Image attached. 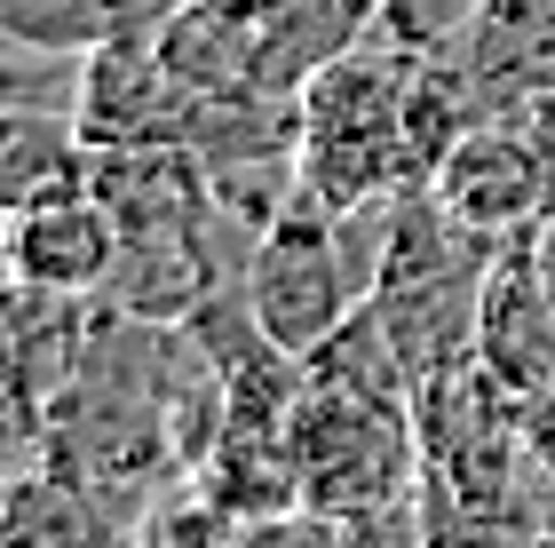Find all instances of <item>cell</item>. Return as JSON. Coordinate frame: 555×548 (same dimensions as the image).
I'll list each match as a JSON object with an SVG mask.
<instances>
[{
  "mask_svg": "<svg viewBox=\"0 0 555 548\" xmlns=\"http://www.w3.org/2000/svg\"><path fill=\"white\" fill-rule=\"evenodd\" d=\"M294 477L325 540H428L421 525V421L413 406L318 382L294 406Z\"/></svg>",
  "mask_w": 555,
  "mask_h": 548,
  "instance_id": "obj_1",
  "label": "cell"
},
{
  "mask_svg": "<svg viewBox=\"0 0 555 548\" xmlns=\"http://www.w3.org/2000/svg\"><path fill=\"white\" fill-rule=\"evenodd\" d=\"M301 183L334 207L428 183L413 152V48L358 40L301 88Z\"/></svg>",
  "mask_w": 555,
  "mask_h": 548,
  "instance_id": "obj_2",
  "label": "cell"
},
{
  "mask_svg": "<svg viewBox=\"0 0 555 548\" xmlns=\"http://www.w3.org/2000/svg\"><path fill=\"white\" fill-rule=\"evenodd\" d=\"M246 303H255V318L286 342V351H301V358L365 303V294L349 286L341 222H334V199H325V191L301 183L286 207L255 231V246H246Z\"/></svg>",
  "mask_w": 555,
  "mask_h": 548,
  "instance_id": "obj_3",
  "label": "cell"
},
{
  "mask_svg": "<svg viewBox=\"0 0 555 548\" xmlns=\"http://www.w3.org/2000/svg\"><path fill=\"white\" fill-rule=\"evenodd\" d=\"M428 191L485 239L540 231L555 215V128H547V112L540 104L485 112L437 167H428Z\"/></svg>",
  "mask_w": 555,
  "mask_h": 548,
  "instance_id": "obj_4",
  "label": "cell"
},
{
  "mask_svg": "<svg viewBox=\"0 0 555 548\" xmlns=\"http://www.w3.org/2000/svg\"><path fill=\"white\" fill-rule=\"evenodd\" d=\"M191 152L207 167L222 215L262 231V222L301 191V95L246 88V95H198Z\"/></svg>",
  "mask_w": 555,
  "mask_h": 548,
  "instance_id": "obj_5",
  "label": "cell"
},
{
  "mask_svg": "<svg viewBox=\"0 0 555 548\" xmlns=\"http://www.w3.org/2000/svg\"><path fill=\"white\" fill-rule=\"evenodd\" d=\"M198 95L159 56V33L104 40L80 72V136L95 152H135V143H191Z\"/></svg>",
  "mask_w": 555,
  "mask_h": 548,
  "instance_id": "obj_6",
  "label": "cell"
},
{
  "mask_svg": "<svg viewBox=\"0 0 555 548\" xmlns=\"http://www.w3.org/2000/svg\"><path fill=\"white\" fill-rule=\"evenodd\" d=\"M476 358H485L516 397L555 382V286L540 270V231L500 239L485 310H476Z\"/></svg>",
  "mask_w": 555,
  "mask_h": 548,
  "instance_id": "obj_7",
  "label": "cell"
},
{
  "mask_svg": "<svg viewBox=\"0 0 555 548\" xmlns=\"http://www.w3.org/2000/svg\"><path fill=\"white\" fill-rule=\"evenodd\" d=\"M119 263V215L95 191L40 199V207L9 215V279L48 286V294H104Z\"/></svg>",
  "mask_w": 555,
  "mask_h": 548,
  "instance_id": "obj_8",
  "label": "cell"
},
{
  "mask_svg": "<svg viewBox=\"0 0 555 548\" xmlns=\"http://www.w3.org/2000/svg\"><path fill=\"white\" fill-rule=\"evenodd\" d=\"M461 64L476 72L492 112L555 95V0H485V16L461 40Z\"/></svg>",
  "mask_w": 555,
  "mask_h": 548,
  "instance_id": "obj_9",
  "label": "cell"
},
{
  "mask_svg": "<svg viewBox=\"0 0 555 548\" xmlns=\"http://www.w3.org/2000/svg\"><path fill=\"white\" fill-rule=\"evenodd\" d=\"M95 191V143L72 112H0V199L40 207V199Z\"/></svg>",
  "mask_w": 555,
  "mask_h": 548,
  "instance_id": "obj_10",
  "label": "cell"
},
{
  "mask_svg": "<svg viewBox=\"0 0 555 548\" xmlns=\"http://www.w3.org/2000/svg\"><path fill=\"white\" fill-rule=\"evenodd\" d=\"M128 540L56 461L9 469V501H0V548H104Z\"/></svg>",
  "mask_w": 555,
  "mask_h": 548,
  "instance_id": "obj_11",
  "label": "cell"
},
{
  "mask_svg": "<svg viewBox=\"0 0 555 548\" xmlns=\"http://www.w3.org/2000/svg\"><path fill=\"white\" fill-rule=\"evenodd\" d=\"M175 0H0V40L64 48V56H95L104 40L159 33Z\"/></svg>",
  "mask_w": 555,
  "mask_h": 548,
  "instance_id": "obj_12",
  "label": "cell"
},
{
  "mask_svg": "<svg viewBox=\"0 0 555 548\" xmlns=\"http://www.w3.org/2000/svg\"><path fill=\"white\" fill-rule=\"evenodd\" d=\"M318 382H341V390H365V397H389V406H413V366L397 351V334L382 327V310L358 303L334 334L310 351Z\"/></svg>",
  "mask_w": 555,
  "mask_h": 548,
  "instance_id": "obj_13",
  "label": "cell"
},
{
  "mask_svg": "<svg viewBox=\"0 0 555 548\" xmlns=\"http://www.w3.org/2000/svg\"><path fill=\"white\" fill-rule=\"evenodd\" d=\"M476 16H485V0H382L373 40L413 48V56H452V48L468 40Z\"/></svg>",
  "mask_w": 555,
  "mask_h": 548,
  "instance_id": "obj_14",
  "label": "cell"
},
{
  "mask_svg": "<svg viewBox=\"0 0 555 548\" xmlns=\"http://www.w3.org/2000/svg\"><path fill=\"white\" fill-rule=\"evenodd\" d=\"M516 430H524V445L555 469V382H540V390L516 397Z\"/></svg>",
  "mask_w": 555,
  "mask_h": 548,
  "instance_id": "obj_15",
  "label": "cell"
},
{
  "mask_svg": "<svg viewBox=\"0 0 555 548\" xmlns=\"http://www.w3.org/2000/svg\"><path fill=\"white\" fill-rule=\"evenodd\" d=\"M547 540H555V469H547Z\"/></svg>",
  "mask_w": 555,
  "mask_h": 548,
  "instance_id": "obj_16",
  "label": "cell"
}]
</instances>
